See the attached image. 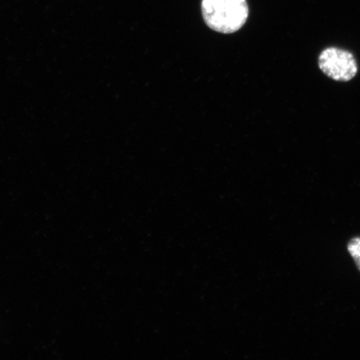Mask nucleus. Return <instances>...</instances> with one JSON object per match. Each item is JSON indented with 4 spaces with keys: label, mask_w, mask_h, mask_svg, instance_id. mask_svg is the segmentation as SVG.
Instances as JSON below:
<instances>
[{
    "label": "nucleus",
    "mask_w": 360,
    "mask_h": 360,
    "mask_svg": "<svg viewBox=\"0 0 360 360\" xmlns=\"http://www.w3.org/2000/svg\"><path fill=\"white\" fill-rule=\"evenodd\" d=\"M201 8L206 25L223 34L240 30L249 16L246 0H202Z\"/></svg>",
    "instance_id": "obj_1"
},
{
    "label": "nucleus",
    "mask_w": 360,
    "mask_h": 360,
    "mask_svg": "<svg viewBox=\"0 0 360 360\" xmlns=\"http://www.w3.org/2000/svg\"><path fill=\"white\" fill-rule=\"evenodd\" d=\"M319 67L328 78L341 82L352 79L358 72L357 62L352 53L335 47L322 51L319 57Z\"/></svg>",
    "instance_id": "obj_2"
},
{
    "label": "nucleus",
    "mask_w": 360,
    "mask_h": 360,
    "mask_svg": "<svg viewBox=\"0 0 360 360\" xmlns=\"http://www.w3.org/2000/svg\"><path fill=\"white\" fill-rule=\"evenodd\" d=\"M348 250L360 270V238H355L354 240H351L348 246Z\"/></svg>",
    "instance_id": "obj_3"
}]
</instances>
